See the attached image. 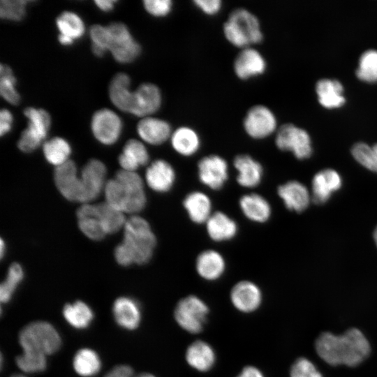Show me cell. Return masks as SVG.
I'll return each instance as SVG.
<instances>
[{"label": "cell", "instance_id": "45", "mask_svg": "<svg viewBox=\"0 0 377 377\" xmlns=\"http://www.w3.org/2000/svg\"><path fill=\"white\" fill-rule=\"evenodd\" d=\"M290 377H322V375L311 361L300 357L293 364Z\"/></svg>", "mask_w": 377, "mask_h": 377}, {"label": "cell", "instance_id": "16", "mask_svg": "<svg viewBox=\"0 0 377 377\" xmlns=\"http://www.w3.org/2000/svg\"><path fill=\"white\" fill-rule=\"evenodd\" d=\"M133 92L132 114L140 117H150L161 108L162 94L156 84L142 83Z\"/></svg>", "mask_w": 377, "mask_h": 377}, {"label": "cell", "instance_id": "13", "mask_svg": "<svg viewBox=\"0 0 377 377\" xmlns=\"http://www.w3.org/2000/svg\"><path fill=\"white\" fill-rule=\"evenodd\" d=\"M230 298L232 304L237 311L251 313L260 306L263 294L258 285L251 281L243 280L233 286Z\"/></svg>", "mask_w": 377, "mask_h": 377}, {"label": "cell", "instance_id": "43", "mask_svg": "<svg viewBox=\"0 0 377 377\" xmlns=\"http://www.w3.org/2000/svg\"><path fill=\"white\" fill-rule=\"evenodd\" d=\"M16 364L24 373H39L45 371L47 368V356L22 351V353L16 357Z\"/></svg>", "mask_w": 377, "mask_h": 377}, {"label": "cell", "instance_id": "20", "mask_svg": "<svg viewBox=\"0 0 377 377\" xmlns=\"http://www.w3.org/2000/svg\"><path fill=\"white\" fill-rule=\"evenodd\" d=\"M233 165L237 171V182L244 188H254L260 184L263 175L261 164L248 154L235 156Z\"/></svg>", "mask_w": 377, "mask_h": 377}, {"label": "cell", "instance_id": "28", "mask_svg": "<svg viewBox=\"0 0 377 377\" xmlns=\"http://www.w3.org/2000/svg\"><path fill=\"white\" fill-rule=\"evenodd\" d=\"M183 205L190 219L198 224L205 223L213 214L210 198L199 191L187 194L183 200Z\"/></svg>", "mask_w": 377, "mask_h": 377}, {"label": "cell", "instance_id": "35", "mask_svg": "<svg viewBox=\"0 0 377 377\" xmlns=\"http://www.w3.org/2000/svg\"><path fill=\"white\" fill-rule=\"evenodd\" d=\"M43 151L46 160L57 167L68 161L71 148L66 140L54 137L44 142Z\"/></svg>", "mask_w": 377, "mask_h": 377}, {"label": "cell", "instance_id": "14", "mask_svg": "<svg viewBox=\"0 0 377 377\" xmlns=\"http://www.w3.org/2000/svg\"><path fill=\"white\" fill-rule=\"evenodd\" d=\"M106 167L99 160L91 159L83 167L80 179L83 187V204L96 199L105 186Z\"/></svg>", "mask_w": 377, "mask_h": 377}, {"label": "cell", "instance_id": "47", "mask_svg": "<svg viewBox=\"0 0 377 377\" xmlns=\"http://www.w3.org/2000/svg\"><path fill=\"white\" fill-rule=\"evenodd\" d=\"M89 34L92 45L100 47L105 51L109 50L110 38L106 27L94 24L91 27Z\"/></svg>", "mask_w": 377, "mask_h": 377}, {"label": "cell", "instance_id": "57", "mask_svg": "<svg viewBox=\"0 0 377 377\" xmlns=\"http://www.w3.org/2000/svg\"><path fill=\"white\" fill-rule=\"evenodd\" d=\"M11 377H27L24 375H22V374H14L13 376H11Z\"/></svg>", "mask_w": 377, "mask_h": 377}, {"label": "cell", "instance_id": "55", "mask_svg": "<svg viewBox=\"0 0 377 377\" xmlns=\"http://www.w3.org/2000/svg\"><path fill=\"white\" fill-rule=\"evenodd\" d=\"M5 244L3 241V239L1 240V257L3 256V253L5 251Z\"/></svg>", "mask_w": 377, "mask_h": 377}, {"label": "cell", "instance_id": "50", "mask_svg": "<svg viewBox=\"0 0 377 377\" xmlns=\"http://www.w3.org/2000/svg\"><path fill=\"white\" fill-rule=\"evenodd\" d=\"M133 369L128 365L121 364L112 369L105 377H134Z\"/></svg>", "mask_w": 377, "mask_h": 377}, {"label": "cell", "instance_id": "41", "mask_svg": "<svg viewBox=\"0 0 377 377\" xmlns=\"http://www.w3.org/2000/svg\"><path fill=\"white\" fill-rule=\"evenodd\" d=\"M351 153L360 164L377 172V143L372 146L362 142L355 143L351 149Z\"/></svg>", "mask_w": 377, "mask_h": 377}, {"label": "cell", "instance_id": "26", "mask_svg": "<svg viewBox=\"0 0 377 377\" xmlns=\"http://www.w3.org/2000/svg\"><path fill=\"white\" fill-rule=\"evenodd\" d=\"M170 145L175 152L183 156H191L200 149L201 140L193 128L182 126L177 128L170 138Z\"/></svg>", "mask_w": 377, "mask_h": 377}, {"label": "cell", "instance_id": "56", "mask_svg": "<svg viewBox=\"0 0 377 377\" xmlns=\"http://www.w3.org/2000/svg\"><path fill=\"white\" fill-rule=\"evenodd\" d=\"M374 241L376 242V244L377 246V228H376L374 232Z\"/></svg>", "mask_w": 377, "mask_h": 377}, {"label": "cell", "instance_id": "37", "mask_svg": "<svg viewBox=\"0 0 377 377\" xmlns=\"http://www.w3.org/2000/svg\"><path fill=\"white\" fill-rule=\"evenodd\" d=\"M96 209L107 234L114 233L124 228L126 220L122 212L106 202L96 205Z\"/></svg>", "mask_w": 377, "mask_h": 377}, {"label": "cell", "instance_id": "21", "mask_svg": "<svg viewBox=\"0 0 377 377\" xmlns=\"http://www.w3.org/2000/svg\"><path fill=\"white\" fill-rule=\"evenodd\" d=\"M112 314L117 324L127 330H135L142 318L139 304L128 297H120L114 301Z\"/></svg>", "mask_w": 377, "mask_h": 377}, {"label": "cell", "instance_id": "8", "mask_svg": "<svg viewBox=\"0 0 377 377\" xmlns=\"http://www.w3.org/2000/svg\"><path fill=\"white\" fill-rule=\"evenodd\" d=\"M275 144L282 151H291L298 159L307 158L312 153L309 133L293 124H285L279 127Z\"/></svg>", "mask_w": 377, "mask_h": 377}, {"label": "cell", "instance_id": "19", "mask_svg": "<svg viewBox=\"0 0 377 377\" xmlns=\"http://www.w3.org/2000/svg\"><path fill=\"white\" fill-rule=\"evenodd\" d=\"M137 132L144 142L159 145L170 140L172 131L167 121L150 116L139 121Z\"/></svg>", "mask_w": 377, "mask_h": 377}, {"label": "cell", "instance_id": "22", "mask_svg": "<svg viewBox=\"0 0 377 377\" xmlns=\"http://www.w3.org/2000/svg\"><path fill=\"white\" fill-rule=\"evenodd\" d=\"M216 358L212 346L202 340H196L191 343L185 353L187 364L199 372H207L212 369L215 364Z\"/></svg>", "mask_w": 377, "mask_h": 377}, {"label": "cell", "instance_id": "54", "mask_svg": "<svg viewBox=\"0 0 377 377\" xmlns=\"http://www.w3.org/2000/svg\"><path fill=\"white\" fill-rule=\"evenodd\" d=\"M134 377H156V376L149 373H142V374L135 376Z\"/></svg>", "mask_w": 377, "mask_h": 377}, {"label": "cell", "instance_id": "11", "mask_svg": "<svg viewBox=\"0 0 377 377\" xmlns=\"http://www.w3.org/2000/svg\"><path fill=\"white\" fill-rule=\"evenodd\" d=\"M198 176L205 186L212 190H219L228 178V163L216 154L205 156L198 161Z\"/></svg>", "mask_w": 377, "mask_h": 377}, {"label": "cell", "instance_id": "42", "mask_svg": "<svg viewBox=\"0 0 377 377\" xmlns=\"http://www.w3.org/2000/svg\"><path fill=\"white\" fill-rule=\"evenodd\" d=\"M24 277V272L18 263H13L8 268L6 280L1 284L0 299L2 303L8 302L15 289Z\"/></svg>", "mask_w": 377, "mask_h": 377}, {"label": "cell", "instance_id": "4", "mask_svg": "<svg viewBox=\"0 0 377 377\" xmlns=\"http://www.w3.org/2000/svg\"><path fill=\"white\" fill-rule=\"evenodd\" d=\"M223 35L235 47L244 49L260 43L263 34L258 17L249 10H233L223 24Z\"/></svg>", "mask_w": 377, "mask_h": 377}, {"label": "cell", "instance_id": "49", "mask_svg": "<svg viewBox=\"0 0 377 377\" xmlns=\"http://www.w3.org/2000/svg\"><path fill=\"white\" fill-rule=\"evenodd\" d=\"M13 124V116L7 109H2L0 111V135L1 136L8 133Z\"/></svg>", "mask_w": 377, "mask_h": 377}, {"label": "cell", "instance_id": "34", "mask_svg": "<svg viewBox=\"0 0 377 377\" xmlns=\"http://www.w3.org/2000/svg\"><path fill=\"white\" fill-rule=\"evenodd\" d=\"M73 364L75 372L82 377L94 376L101 368V361L97 353L87 348L76 353Z\"/></svg>", "mask_w": 377, "mask_h": 377}, {"label": "cell", "instance_id": "29", "mask_svg": "<svg viewBox=\"0 0 377 377\" xmlns=\"http://www.w3.org/2000/svg\"><path fill=\"white\" fill-rule=\"evenodd\" d=\"M81 231L93 240H101L107 233L98 217L96 205L83 204L77 212Z\"/></svg>", "mask_w": 377, "mask_h": 377}, {"label": "cell", "instance_id": "52", "mask_svg": "<svg viewBox=\"0 0 377 377\" xmlns=\"http://www.w3.org/2000/svg\"><path fill=\"white\" fill-rule=\"evenodd\" d=\"M116 1L113 0H96L94 1L96 6L104 12H109L112 10L114 6Z\"/></svg>", "mask_w": 377, "mask_h": 377}, {"label": "cell", "instance_id": "1", "mask_svg": "<svg viewBox=\"0 0 377 377\" xmlns=\"http://www.w3.org/2000/svg\"><path fill=\"white\" fill-rule=\"evenodd\" d=\"M315 347L318 355L333 366H357L368 357L371 350L368 340L356 328L341 335L323 332L316 340Z\"/></svg>", "mask_w": 377, "mask_h": 377}, {"label": "cell", "instance_id": "30", "mask_svg": "<svg viewBox=\"0 0 377 377\" xmlns=\"http://www.w3.org/2000/svg\"><path fill=\"white\" fill-rule=\"evenodd\" d=\"M205 225L209 237L218 242L232 239L238 230L237 223L222 212L213 213Z\"/></svg>", "mask_w": 377, "mask_h": 377}, {"label": "cell", "instance_id": "23", "mask_svg": "<svg viewBox=\"0 0 377 377\" xmlns=\"http://www.w3.org/2000/svg\"><path fill=\"white\" fill-rule=\"evenodd\" d=\"M278 195L290 211L301 212L309 206L310 195L306 187L297 181H289L279 186Z\"/></svg>", "mask_w": 377, "mask_h": 377}, {"label": "cell", "instance_id": "25", "mask_svg": "<svg viewBox=\"0 0 377 377\" xmlns=\"http://www.w3.org/2000/svg\"><path fill=\"white\" fill-rule=\"evenodd\" d=\"M198 274L205 280L219 279L226 269V262L223 256L217 251L207 249L202 251L195 260Z\"/></svg>", "mask_w": 377, "mask_h": 377}, {"label": "cell", "instance_id": "5", "mask_svg": "<svg viewBox=\"0 0 377 377\" xmlns=\"http://www.w3.org/2000/svg\"><path fill=\"white\" fill-rule=\"evenodd\" d=\"M19 343L22 351L47 356L59 350L61 339L52 325L45 321H35L20 331Z\"/></svg>", "mask_w": 377, "mask_h": 377}, {"label": "cell", "instance_id": "32", "mask_svg": "<svg viewBox=\"0 0 377 377\" xmlns=\"http://www.w3.org/2000/svg\"><path fill=\"white\" fill-rule=\"evenodd\" d=\"M343 90L342 84L335 79L323 78L316 84L318 101L323 107L327 108H337L345 103Z\"/></svg>", "mask_w": 377, "mask_h": 377}, {"label": "cell", "instance_id": "36", "mask_svg": "<svg viewBox=\"0 0 377 377\" xmlns=\"http://www.w3.org/2000/svg\"><path fill=\"white\" fill-rule=\"evenodd\" d=\"M28 119L27 128L34 135L43 140L50 127L51 119L47 111L41 108L28 107L24 110Z\"/></svg>", "mask_w": 377, "mask_h": 377}, {"label": "cell", "instance_id": "2", "mask_svg": "<svg viewBox=\"0 0 377 377\" xmlns=\"http://www.w3.org/2000/svg\"><path fill=\"white\" fill-rule=\"evenodd\" d=\"M124 230L123 241L114 250L117 262L122 266L148 263L156 244L149 223L139 216H133L126 220Z\"/></svg>", "mask_w": 377, "mask_h": 377}, {"label": "cell", "instance_id": "12", "mask_svg": "<svg viewBox=\"0 0 377 377\" xmlns=\"http://www.w3.org/2000/svg\"><path fill=\"white\" fill-rule=\"evenodd\" d=\"M54 182L61 195L71 201L83 203V187L75 163L68 160L54 170Z\"/></svg>", "mask_w": 377, "mask_h": 377}, {"label": "cell", "instance_id": "33", "mask_svg": "<svg viewBox=\"0 0 377 377\" xmlns=\"http://www.w3.org/2000/svg\"><path fill=\"white\" fill-rule=\"evenodd\" d=\"M63 316L71 326L77 330L87 328L94 319L92 309L82 301L66 304L63 309Z\"/></svg>", "mask_w": 377, "mask_h": 377}, {"label": "cell", "instance_id": "31", "mask_svg": "<svg viewBox=\"0 0 377 377\" xmlns=\"http://www.w3.org/2000/svg\"><path fill=\"white\" fill-rule=\"evenodd\" d=\"M149 156L145 145L135 139H130L125 144L118 161L122 170L135 172L140 166L146 165Z\"/></svg>", "mask_w": 377, "mask_h": 377}, {"label": "cell", "instance_id": "38", "mask_svg": "<svg viewBox=\"0 0 377 377\" xmlns=\"http://www.w3.org/2000/svg\"><path fill=\"white\" fill-rule=\"evenodd\" d=\"M56 24L60 34L76 40L84 34V24L82 20L75 13L62 12L56 20Z\"/></svg>", "mask_w": 377, "mask_h": 377}, {"label": "cell", "instance_id": "10", "mask_svg": "<svg viewBox=\"0 0 377 377\" xmlns=\"http://www.w3.org/2000/svg\"><path fill=\"white\" fill-rule=\"evenodd\" d=\"M91 128L97 140L103 145H110L119 139L122 130V122L114 112L103 108L93 114Z\"/></svg>", "mask_w": 377, "mask_h": 377}, {"label": "cell", "instance_id": "9", "mask_svg": "<svg viewBox=\"0 0 377 377\" xmlns=\"http://www.w3.org/2000/svg\"><path fill=\"white\" fill-rule=\"evenodd\" d=\"M277 126L276 118L273 112L264 105L250 108L243 120V128L251 138L260 140L272 135Z\"/></svg>", "mask_w": 377, "mask_h": 377}, {"label": "cell", "instance_id": "15", "mask_svg": "<svg viewBox=\"0 0 377 377\" xmlns=\"http://www.w3.org/2000/svg\"><path fill=\"white\" fill-rule=\"evenodd\" d=\"M266 68L264 57L253 47L242 49L234 60V72L241 80H246L261 75Z\"/></svg>", "mask_w": 377, "mask_h": 377}, {"label": "cell", "instance_id": "6", "mask_svg": "<svg viewBox=\"0 0 377 377\" xmlns=\"http://www.w3.org/2000/svg\"><path fill=\"white\" fill-rule=\"evenodd\" d=\"M209 313L207 304L198 296L191 295L177 302L174 309V318L182 330L198 334L203 330Z\"/></svg>", "mask_w": 377, "mask_h": 377}, {"label": "cell", "instance_id": "24", "mask_svg": "<svg viewBox=\"0 0 377 377\" xmlns=\"http://www.w3.org/2000/svg\"><path fill=\"white\" fill-rule=\"evenodd\" d=\"M131 79L124 73H117L109 86L111 102L120 110L131 113L133 106L134 92L130 90Z\"/></svg>", "mask_w": 377, "mask_h": 377}, {"label": "cell", "instance_id": "18", "mask_svg": "<svg viewBox=\"0 0 377 377\" xmlns=\"http://www.w3.org/2000/svg\"><path fill=\"white\" fill-rule=\"evenodd\" d=\"M341 184V177L336 170L327 168L319 171L312 180L313 201L318 205L326 202Z\"/></svg>", "mask_w": 377, "mask_h": 377}, {"label": "cell", "instance_id": "27", "mask_svg": "<svg viewBox=\"0 0 377 377\" xmlns=\"http://www.w3.org/2000/svg\"><path fill=\"white\" fill-rule=\"evenodd\" d=\"M243 214L251 221L264 223L272 213L269 202L261 195L251 193L243 195L239 201Z\"/></svg>", "mask_w": 377, "mask_h": 377}, {"label": "cell", "instance_id": "44", "mask_svg": "<svg viewBox=\"0 0 377 377\" xmlns=\"http://www.w3.org/2000/svg\"><path fill=\"white\" fill-rule=\"evenodd\" d=\"M26 0H1L0 1V17L1 19L21 21L26 14Z\"/></svg>", "mask_w": 377, "mask_h": 377}, {"label": "cell", "instance_id": "46", "mask_svg": "<svg viewBox=\"0 0 377 377\" xmlns=\"http://www.w3.org/2000/svg\"><path fill=\"white\" fill-rule=\"evenodd\" d=\"M143 6L151 15L161 17L172 11L173 2L171 0H144Z\"/></svg>", "mask_w": 377, "mask_h": 377}, {"label": "cell", "instance_id": "48", "mask_svg": "<svg viewBox=\"0 0 377 377\" xmlns=\"http://www.w3.org/2000/svg\"><path fill=\"white\" fill-rule=\"evenodd\" d=\"M194 5L202 13L214 15L220 12L223 2L221 0H194Z\"/></svg>", "mask_w": 377, "mask_h": 377}, {"label": "cell", "instance_id": "17", "mask_svg": "<svg viewBox=\"0 0 377 377\" xmlns=\"http://www.w3.org/2000/svg\"><path fill=\"white\" fill-rule=\"evenodd\" d=\"M175 179L174 168L163 159L153 161L145 173V180L148 186L158 193L170 191L175 184Z\"/></svg>", "mask_w": 377, "mask_h": 377}, {"label": "cell", "instance_id": "40", "mask_svg": "<svg viewBox=\"0 0 377 377\" xmlns=\"http://www.w3.org/2000/svg\"><path fill=\"white\" fill-rule=\"evenodd\" d=\"M357 77L365 82H377V50L371 49L364 52L356 70Z\"/></svg>", "mask_w": 377, "mask_h": 377}, {"label": "cell", "instance_id": "3", "mask_svg": "<svg viewBox=\"0 0 377 377\" xmlns=\"http://www.w3.org/2000/svg\"><path fill=\"white\" fill-rule=\"evenodd\" d=\"M106 202L123 213L140 212L146 204L144 182L135 172L121 170L104 188Z\"/></svg>", "mask_w": 377, "mask_h": 377}, {"label": "cell", "instance_id": "7", "mask_svg": "<svg viewBox=\"0 0 377 377\" xmlns=\"http://www.w3.org/2000/svg\"><path fill=\"white\" fill-rule=\"evenodd\" d=\"M106 27L110 38L108 50L114 59L121 64L135 61L141 52V47L127 27L121 22H112Z\"/></svg>", "mask_w": 377, "mask_h": 377}, {"label": "cell", "instance_id": "51", "mask_svg": "<svg viewBox=\"0 0 377 377\" xmlns=\"http://www.w3.org/2000/svg\"><path fill=\"white\" fill-rule=\"evenodd\" d=\"M236 377H265V376L258 367L249 365L244 367Z\"/></svg>", "mask_w": 377, "mask_h": 377}, {"label": "cell", "instance_id": "39", "mask_svg": "<svg viewBox=\"0 0 377 377\" xmlns=\"http://www.w3.org/2000/svg\"><path fill=\"white\" fill-rule=\"evenodd\" d=\"M16 78L12 69L6 64L0 66V94L1 97L12 105H17L20 96L15 89Z\"/></svg>", "mask_w": 377, "mask_h": 377}, {"label": "cell", "instance_id": "53", "mask_svg": "<svg viewBox=\"0 0 377 377\" xmlns=\"http://www.w3.org/2000/svg\"><path fill=\"white\" fill-rule=\"evenodd\" d=\"M59 42L63 45H71L73 43V40L64 35L60 34L58 36Z\"/></svg>", "mask_w": 377, "mask_h": 377}]
</instances>
